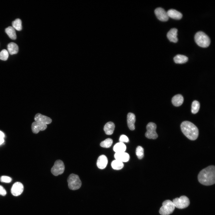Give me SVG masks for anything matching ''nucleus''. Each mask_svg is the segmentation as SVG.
I'll use <instances>...</instances> for the list:
<instances>
[{
	"mask_svg": "<svg viewBox=\"0 0 215 215\" xmlns=\"http://www.w3.org/2000/svg\"><path fill=\"white\" fill-rule=\"evenodd\" d=\"M199 182L206 185H211L215 183V167L214 165L209 166L202 170L198 176Z\"/></svg>",
	"mask_w": 215,
	"mask_h": 215,
	"instance_id": "obj_1",
	"label": "nucleus"
},
{
	"mask_svg": "<svg viewBox=\"0 0 215 215\" xmlns=\"http://www.w3.org/2000/svg\"><path fill=\"white\" fill-rule=\"evenodd\" d=\"M180 128L182 133L189 139L194 140L198 138V129L192 123L188 121H184L181 124Z\"/></svg>",
	"mask_w": 215,
	"mask_h": 215,
	"instance_id": "obj_2",
	"label": "nucleus"
},
{
	"mask_svg": "<svg viewBox=\"0 0 215 215\" xmlns=\"http://www.w3.org/2000/svg\"><path fill=\"white\" fill-rule=\"evenodd\" d=\"M194 40L196 44L199 46L206 48L210 44L209 37L204 32L199 31L197 32L194 36Z\"/></svg>",
	"mask_w": 215,
	"mask_h": 215,
	"instance_id": "obj_3",
	"label": "nucleus"
},
{
	"mask_svg": "<svg viewBox=\"0 0 215 215\" xmlns=\"http://www.w3.org/2000/svg\"><path fill=\"white\" fill-rule=\"evenodd\" d=\"M69 188L72 190L79 189L82 185V182L79 176L72 173L69 175L67 179Z\"/></svg>",
	"mask_w": 215,
	"mask_h": 215,
	"instance_id": "obj_4",
	"label": "nucleus"
},
{
	"mask_svg": "<svg viewBox=\"0 0 215 215\" xmlns=\"http://www.w3.org/2000/svg\"><path fill=\"white\" fill-rule=\"evenodd\" d=\"M162 205L159 210V213L161 215H169L173 213L175 208L173 202L169 200L164 201Z\"/></svg>",
	"mask_w": 215,
	"mask_h": 215,
	"instance_id": "obj_5",
	"label": "nucleus"
},
{
	"mask_svg": "<svg viewBox=\"0 0 215 215\" xmlns=\"http://www.w3.org/2000/svg\"><path fill=\"white\" fill-rule=\"evenodd\" d=\"M175 207L182 209L187 207L190 204L189 199L186 196H182L179 198L174 199L172 201Z\"/></svg>",
	"mask_w": 215,
	"mask_h": 215,
	"instance_id": "obj_6",
	"label": "nucleus"
},
{
	"mask_svg": "<svg viewBox=\"0 0 215 215\" xmlns=\"http://www.w3.org/2000/svg\"><path fill=\"white\" fill-rule=\"evenodd\" d=\"M156 125L154 123L150 122L146 126L147 131L145 133V136L149 139H156L158 135L156 131Z\"/></svg>",
	"mask_w": 215,
	"mask_h": 215,
	"instance_id": "obj_7",
	"label": "nucleus"
},
{
	"mask_svg": "<svg viewBox=\"0 0 215 215\" xmlns=\"http://www.w3.org/2000/svg\"><path fill=\"white\" fill-rule=\"evenodd\" d=\"M64 169L65 166L63 161L60 160H57L55 162L51 171L53 175L57 176L63 173Z\"/></svg>",
	"mask_w": 215,
	"mask_h": 215,
	"instance_id": "obj_8",
	"label": "nucleus"
},
{
	"mask_svg": "<svg viewBox=\"0 0 215 215\" xmlns=\"http://www.w3.org/2000/svg\"><path fill=\"white\" fill-rule=\"evenodd\" d=\"M154 13L157 19L161 21L166 22L169 19L167 12L161 7L156 8L154 10Z\"/></svg>",
	"mask_w": 215,
	"mask_h": 215,
	"instance_id": "obj_9",
	"label": "nucleus"
},
{
	"mask_svg": "<svg viewBox=\"0 0 215 215\" xmlns=\"http://www.w3.org/2000/svg\"><path fill=\"white\" fill-rule=\"evenodd\" d=\"M24 190V186L20 182H16L13 185L11 189V193L14 196L20 195L22 193Z\"/></svg>",
	"mask_w": 215,
	"mask_h": 215,
	"instance_id": "obj_10",
	"label": "nucleus"
},
{
	"mask_svg": "<svg viewBox=\"0 0 215 215\" xmlns=\"http://www.w3.org/2000/svg\"><path fill=\"white\" fill-rule=\"evenodd\" d=\"M34 120L35 122L46 125L50 124L52 122L50 118L39 113L35 115Z\"/></svg>",
	"mask_w": 215,
	"mask_h": 215,
	"instance_id": "obj_11",
	"label": "nucleus"
},
{
	"mask_svg": "<svg viewBox=\"0 0 215 215\" xmlns=\"http://www.w3.org/2000/svg\"><path fill=\"white\" fill-rule=\"evenodd\" d=\"M47 128L46 125L36 122H33L31 125L32 131L34 133H37L40 131L44 130Z\"/></svg>",
	"mask_w": 215,
	"mask_h": 215,
	"instance_id": "obj_12",
	"label": "nucleus"
},
{
	"mask_svg": "<svg viewBox=\"0 0 215 215\" xmlns=\"http://www.w3.org/2000/svg\"><path fill=\"white\" fill-rule=\"evenodd\" d=\"M178 30L176 28H172L168 32L167 37L171 42L176 43L178 41L177 37Z\"/></svg>",
	"mask_w": 215,
	"mask_h": 215,
	"instance_id": "obj_13",
	"label": "nucleus"
},
{
	"mask_svg": "<svg viewBox=\"0 0 215 215\" xmlns=\"http://www.w3.org/2000/svg\"><path fill=\"white\" fill-rule=\"evenodd\" d=\"M108 162L107 157L105 155H100L98 158L96 165L97 167L100 169H104L106 167Z\"/></svg>",
	"mask_w": 215,
	"mask_h": 215,
	"instance_id": "obj_14",
	"label": "nucleus"
},
{
	"mask_svg": "<svg viewBox=\"0 0 215 215\" xmlns=\"http://www.w3.org/2000/svg\"><path fill=\"white\" fill-rule=\"evenodd\" d=\"M136 121L135 115L133 113H129L127 115V122L128 126L130 130H133L135 129L134 123Z\"/></svg>",
	"mask_w": 215,
	"mask_h": 215,
	"instance_id": "obj_15",
	"label": "nucleus"
},
{
	"mask_svg": "<svg viewBox=\"0 0 215 215\" xmlns=\"http://www.w3.org/2000/svg\"><path fill=\"white\" fill-rule=\"evenodd\" d=\"M167 13L168 17L176 20L181 19L182 16V13L173 9L168 10L167 12Z\"/></svg>",
	"mask_w": 215,
	"mask_h": 215,
	"instance_id": "obj_16",
	"label": "nucleus"
},
{
	"mask_svg": "<svg viewBox=\"0 0 215 215\" xmlns=\"http://www.w3.org/2000/svg\"><path fill=\"white\" fill-rule=\"evenodd\" d=\"M116 160L122 162H126L128 161L130 156L128 153L125 152L115 153L114 155Z\"/></svg>",
	"mask_w": 215,
	"mask_h": 215,
	"instance_id": "obj_17",
	"label": "nucleus"
},
{
	"mask_svg": "<svg viewBox=\"0 0 215 215\" xmlns=\"http://www.w3.org/2000/svg\"><path fill=\"white\" fill-rule=\"evenodd\" d=\"M115 127V126L114 123L109 122L105 124L104 126V130L106 134L110 135L113 133Z\"/></svg>",
	"mask_w": 215,
	"mask_h": 215,
	"instance_id": "obj_18",
	"label": "nucleus"
},
{
	"mask_svg": "<svg viewBox=\"0 0 215 215\" xmlns=\"http://www.w3.org/2000/svg\"><path fill=\"white\" fill-rule=\"evenodd\" d=\"M184 101V98L181 94H177L174 96L172 99V102L173 104L176 107H178L181 105Z\"/></svg>",
	"mask_w": 215,
	"mask_h": 215,
	"instance_id": "obj_19",
	"label": "nucleus"
},
{
	"mask_svg": "<svg viewBox=\"0 0 215 215\" xmlns=\"http://www.w3.org/2000/svg\"><path fill=\"white\" fill-rule=\"evenodd\" d=\"M126 147L123 142H119L116 143L113 147V150L116 153L125 152Z\"/></svg>",
	"mask_w": 215,
	"mask_h": 215,
	"instance_id": "obj_20",
	"label": "nucleus"
},
{
	"mask_svg": "<svg viewBox=\"0 0 215 215\" xmlns=\"http://www.w3.org/2000/svg\"><path fill=\"white\" fill-rule=\"evenodd\" d=\"M7 50L8 52L11 55L17 53L19 51L18 45L14 42H10L7 45Z\"/></svg>",
	"mask_w": 215,
	"mask_h": 215,
	"instance_id": "obj_21",
	"label": "nucleus"
},
{
	"mask_svg": "<svg viewBox=\"0 0 215 215\" xmlns=\"http://www.w3.org/2000/svg\"><path fill=\"white\" fill-rule=\"evenodd\" d=\"M173 60L175 63L181 64L187 62L188 60V58L185 56L178 54L174 57Z\"/></svg>",
	"mask_w": 215,
	"mask_h": 215,
	"instance_id": "obj_22",
	"label": "nucleus"
},
{
	"mask_svg": "<svg viewBox=\"0 0 215 215\" xmlns=\"http://www.w3.org/2000/svg\"><path fill=\"white\" fill-rule=\"evenodd\" d=\"M5 32L9 37L13 40L16 38L15 29L12 26H9L5 29Z\"/></svg>",
	"mask_w": 215,
	"mask_h": 215,
	"instance_id": "obj_23",
	"label": "nucleus"
},
{
	"mask_svg": "<svg viewBox=\"0 0 215 215\" xmlns=\"http://www.w3.org/2000/svg\"><path fill=\"white\" fill-rule=\"evenodd\" d=\"M111 165L113 169L116 170H119L123 168L124 164L123 162L115 159L112 162Z\"/></svg>",
	"mask_w": 215,
	"mask_h": 215,
	"instance_id": "obj_24",
	"label": "nucleus"
},
{
	"mask_svg": "<svg viewBox=\"0 0 215 215\" xmlns=\"http://www.w3.org/2000/svg\"><path fill=\"white\" fill-rule=\"evenodd\" d=\"M12 27L18 31H21L22 30V22L19 19H17L12 23Z\"/></svg>",
	"mask_w": 215,
	"mask_h": 215,
	"instance_id": "obj_25",
	"label": "nucleus"
},
{
	"mask_svg": "<svg viewBox=\"0 0 215 215\" xmlns=\"http://www.w3.org/2000/svg\"><path fill=\"white\" fill-rule=\"evenodd\" d=\"M200 108L199 102L196 100L194 101L192 103L191 105V112L193 114L197 113L199 111Z\"/></svg>",
	"mask_w": 215,
	"mask_h": 215,
	"instance_id": "obj_26",
	"label": "nucleus"
},
{
	"mask_svg": "<svg viewBox=\"0 0 215 215\" xmlns=\"http://www.w3.org/2000/svg\"><path fill=\"white\" fill-rule=\"evenodd\" d=\"M113 142L112 139L109 138H107L101 142L100 144V145L101 147L103 148H108L111 146Z\"/></svg>",
	"mask_w": 215,
	"mask_h": 215,
	"instance_id": "obj_27",
	"label": "nucleus"
},
{
	"mask_svg": "<svg viewBox=\"0 0 215 215\" xmlns=\"http://www.w3.org/2000/svg\"><path fill=\"white\" fill-rule=\"evenodd\" d=\"M136 154L139 159H142L144 155L143 148L141 146H138L136 149Z\"/></svg>",
	"mask_w": 215,
	"mask_h": 215,
	"instance_id": "obj_28",
	"label": "nucleus"
},
{
	"mask_svg": "<svg viewBox=\"0 0 215 215\" xmlns=\"http://www.w3.org/2000/svg\"><path fill=\"white\" fill-rule=\"evenodd\" d=\"M8 56V51L5 49H3L0 52V59L6 61L7 60Z\"/></svg>",
	"mask_w": 215,
	"mask_h": 215,
	"instance_id": "obj_29",
	"label": "nucleus"
},
{
	"mask_svg": "<svg viewBox=\"0 0 215 215\" xmlns=\"http://www.w3.org/2000/svg\"><path fill=\"white\" fill-rule=\"evenodd\" d=\"M0 180L1 182L9 183L11 181L12 179L11 177L9 176H3L1 177Z\"/></svg>",
	"mask_w": 215,
	"mask_h": 215,
	"instance_id": "obj_30",
	"label": "nucleus"
},
{
	"mask_svg": "<svg viewBox=\"0 0 215 215\" xmlns=\"http://www.w3.org/2000/svg\"><path fill=\"white\" fill-rule=\"evenodd\" d=\"M120 142H129V139L128 137L125 135H121L119 138Z\"/></svg>",
	"mask_w": 215,
	"mask_h": 215,
	"instance_id": "obj_31",
	"label": "nucleus"
},
{
	"mask_svg": "<svg viewBox=\"0 0 215 215\" xmlns=\"http://www.w3.org/2000/svg\"><path fill=\"white\" fill-rule=\"evenodd\" d=\"M7 194L6 191L1 185H0V194L3 196H5Z\"/></svg>",
	"mask_w": 215,
	"mask_h": 215,
	"instance_id": "obj_32",
	"label": "nucleus"
},
{
	"mask_svg": "<svg viewBox=\"0 0 215 215\" xmlns=\"http://www.w3.org/2000/svg\"><path fill=\"white\" fill-rule=\"evenodd\" d=\"M4 137V133L1 131L0 130V138H3Z\"/></svg>",
	"mask_w": 215,
	"mask_h": 215,
	"instance_id": "obj_33",
	"label": "nucleus"
},
{
	"mask_svg": "<svg viewBox=\"0 0 215 215\" xmlns=\"http://www.w3.org/2000/svg\"><path fill=\"white\" fill-rule=\"evenodd\" d=\"M4 142L3 138H0V145L2 144Z\"/></svg>",
	"mask_w": 215,
	"mask_h": 215,
	"instance_id": "obj_34",
	"label": "nucleus"
}]
</instances>
